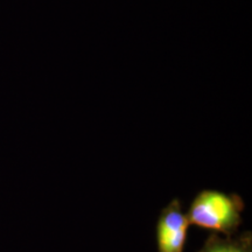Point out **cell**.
Instances as JSON below:
<instances>
[{"label": "cell", "instance_id": "2", "mask_svg": "<svg viewBox=\"0 0 252 252\" xmlns=\"http://www.w3.org/2000/svg\"><path fill=\"white\" fill-rule=\"evenodd\" d=\"M189 226L190 224L181 201L173 198L162 208L157 220L158 252H184Z\"/></svg>", "mask_w": 252, "mask_h": 252}, {"label": "cell", "instance_id": "1", "mask_svg": "<svg viewBox=\"0 0 252 252\" xmlns=\"http://www.w3.org/2000/svg\"><path fill=\"white\" fill-rule=\"evenodd\" d=\"M244 208V201L238 194L203 189L194 197L186 214L190 225L231 236L237 234L243 222Z\"/></svg>", "mask_w": 252, "mask_h": 252}, {"label": "cell", "instance_id": "3", "mask_svg": "<svg viewBox=\"0 0 252 252\" xmlns=\"http://www.w3.org/2000/svg\"><path fill=\"white\" fill-rule=\"evenodd\" d=\"M197 252H252V235L250 231L231 236L212 232Z\"/></svg>", "mask_w": 252, "mask_h": 252}]
</instances>
